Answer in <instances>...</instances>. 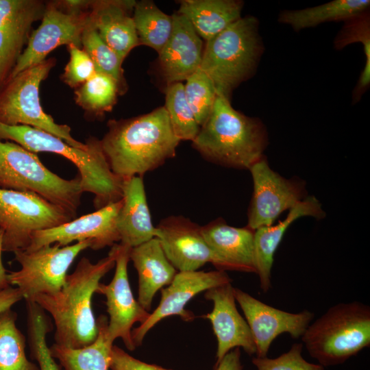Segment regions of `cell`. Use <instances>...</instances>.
Returning a JSON list of instances; mask_svg holds the SVG:
<instances>
[{"mask_svg":"<svg viewBox=\"0 0 370 370\" xmlns=\"http://www.w3.org/2000/svg\"><path fill=\"white\" fill-rule=\"evenodd\" d=\"M369 0H334L314 7L283 10L278 21L297 32L325 22L345 21L369 11Z\"/></svg>","mask_w":370,"mask_h":370,"instance_id":"obj_27","label":"cell"},{"mask_svg":"<svg viewBox=\"0 0 370 370\" xmlns=\"http://www.w3.org/2000/svg\"><path fill=\"white\" fill-rule=\"evenodd\" d=\"M258 27L256 17H241L206 41L199 69L217 95L230 100L233 90L254 73L264 49Z\"/></svg>","mask_w":370,"mask_h":370,"instance_id":"obj_5","label":"cell"},{"mask_svg":"<svg viewBox=\"0 0 370 370\" xmlns=\"http://www.w3.org/2000/svg\"><path fill=\"white\" fill-rule=\"evenodd\" d=\"M301 338L323 367L343 364L370 346V308L356 301L333 306Z\"/></svg>","mask_w":370,"mask_h":370,"instance_id":"obj_6","label":"cell"},{"mask_svg":"<svg viewBox=\"0 0 370 370\" xmlns=\"http://www.w3.org/2000/svg\"><path fill=\"white\" fill-rule=\"evenodd\" d=\"M184 90L186 101L201 127L213 108L217 96L214 86L206 74L198 69L186 79Z\"/></svg>","mask_w":370,"mask_h":370,"instance_id":"obj_36","label":"cell"},{"mask_svg":"<svg viewBox=\"0 0 370 370\" xmlns=\"http://www.w3.org/2000/svg\"><path fill=\"white\" fill-rule=\"evenodd\" d=\"M110 370H172L140 360L121 347L113 345Z\"/></svg>","mask_w":370,"mask_h":370,"instance_id":"obj_40","label":"cell"},{"mask_svg":"<svg viewBox=\"0 0 370 370\" xmlns=\"http://www.w3.org/2000/svg\"><path fill=\"white\" fill-rule=\"evenodd\" d=\"M135 1H92L90 21L101 38L123 60L140 45L133 16Z\"/></svg>","mask_w":370,"mask_h":370,"instance_id":"obj_20","label":"cell"},{"mask_svg":"<svg viewBox=\"0 0 370 370\" xmlns=\"http://www.w3.org/2000/svg\"><path fill=\"white\" fill-rule=\"evenodd\" d=\"M108 319L104 314L97 319L98 334L90 345L71 348L56 343L49 347L51 356L62 370H109L114 345L108 335Z\"/></svg>","mask_w":370,"mask_h":370,"instance_id":"obj_26","label":"cell"},{"mask_svg":"<svg viewBox=\"0 0 370 370\" xmlns=\"http://www.w3.org/2000/svg\"><path fill=\"white\" fill-rule=\"evenodd\" d=\"M249 170L254 184L247 212V227L251 230L272 225L283 212L308 197L303 180L281 176L271 169L264 156Z\"/></svg>","mask_w":370,"mask_h":370,"instance_id":"obj_11","label":"cell"},{"mask_svg":"<svg viewBox=\"0 0 370 370\" xmlns=\"http://www.w3.org/2000/svg\"><path fill=\"white\" fill-rule=\"evenodd\" d=\"M114 275L109 284L100 282L96 293L106 297L109 315L107 330L110 339L114 342L120 338L128 350L134 351L136 347L132 337V326L136 322L144 323L150 312L135 299L130 287L127 265L131 247L121 243L114 244Z\"/></svg>","mask_w":370,"mask_h":370,"instance_id":"obj_13","label":"cell"},{"mask_svg":"<svg viewBox=\"0 0 370 370\" xmlns=\"http://www.w3.org/2000/svg\"><path fill=\"white\" fill-rule=\"evenodd\" d=\"M27 38L0 29V90L9 79Z\"/></svg>","mask_w":370,"mask_h":370,"instance_id":"obj_39","label":"cell"},{"mask_svg":"<svg viewBox=\"0 0 370 370\" xmlns=\"http://www.w3.org/2000/svg\"><path fill=\"white\" fill-rule=\"evenodd\" d=\"M243 4L238 0H183L177 12L206 42L241 17Z\"/></svg>","mask_w":370,"mask_h":370,"instance_id":"obj_25","label":"cell"},{"mask_svg":"<svg viewBox=\"0 0 370 370\" xmlns=\"http://www.w3.org/2000/svg\"><path fill=\"white\" fill-rule=\"evenodd\" d=\"M234 295L251 330L257 357L267 356L272 342L282 334L295 339L301 337L314 316L307 310L292 313L278 309L237 288Z\"/></svg>","mask_w":370,"mask_h":370,"instance_id":"obj_16","label":"cell"},{"mask_svg":"<svg viewBox=\"0 0 370 370\" xmlns=\"http://www.w3.org/2000/svg\"><path fill=\"white\" fill-rule=\"evenodd\" d=\"M202 235L225 270L256 273L254 230L229 225L217 219L201 226Z\"/></svg>","mask_w":370,"mask_h":370,"instance_id":"obj_21","label":"cell"},{"mask_svg":"<svg viewBox=\"0 0 370 370\" xmlns=\"http://www.w3.org/2000/svg\"><path fill=\"white\" fill-rule=\"evenodd\" d=\"M130 258L138 275V301L149 312L156 293L170 284L177 271L156 237L131 248Z\"/></svg>","mask_w":370,"mask_h":370,"instance_id":"obj_24","label":"cell"},{"mask_svg":"<svg viewBox=\"0 0 370 370\" xmlns=\"http://www.w3.org/2000/svg\"><path fill=\"white\" fill-rule=\"evenodd\" d=\"M164 107L175 136L180 141L193 142L199 132L200 126L186 101L182 82L167 85Z\"/></svg>","mask_w":370,"mask_h":370,"instance_id":"obj_34","label":"cell"},{"mask_svg":"<svg viewBox=\"0 0 370 370\" xmlns=\"http://www.w3.org/2000/svg\"><path fill=\"white\" fill-rule=\"evenodd\" d=\"M55 64V59H46L8 79L0 90V123L29 126L53 134L71 146L87 149V141L84 144L75 140L70 127L56 123L40 104V85Z\"/></svg>","mask_w":370,"mask_h":370,"instance_id":"obj_8","label":"cell"},{"mask_svg":"<svg viewBox=\"0 0 370 370\" xmlns=\"http://www.w3.org/2000/svg\"><path fill=\"white\" fill-rule=\"evenodd\" d=\"M16 319L17 314L11 308L0 312V370H39L27 357L26 339Z\"/></svg>","mask_w":370,"mask_h":370,"instance_id":"obj_29","label":"cell"},{"mask_svg":"<svg viewBox=\"0 0 370 370\" xmlns=\"http://www.w3.org/2000/svg\"><path fill=\"white\" fill-rule=\"evenodd\" d=\"M231 282L222 270L178 271L170 284L161 289V299L157 308L144 323L132 330L135 346L141 345L147 332L167 317L178 315L185 321H193L194 314L184 308L187 303L201 292Z\"/></svg>","mask_w":370,"mask_h":370,"instance_id":"obj_14","label":"cell"},{"mask_svg":"<svg viewBox=\"0 0 370 370\" xmlns=\"http://www.w3.org/2000/svg\"><path fill=\"white\" fill-rule=\"evenodd\" d=\"M0 188L36 193L75 217L84 193L79 175L64 179L49 170L36 153L1 140Z\"/></svg>","mask_w":370,"mask_h":370,"instance_id":"obj_7","label":"cell"},{"mask_svg":"<svg viewBox=\"0 0 370 370\" xmlns=\"http://www.w3.org/2000/svg\"><path fill=\"white\" fill-rule=\"evenodd\" d=\"M122 201L116 219L119 243L132 248L156 237L142 176L123 180Z\"/></svg>","mask_w":370,"mask_h":370,"instance_id":"obj_23","label":"cell"},{"mask_svg":"<svg viewBox=\"0 0 370 370\" xmlns=\"http://www.w3.org/2000/svg\"><path fill=\"white\" fill-rule=\"evenodd\" d=\"M171 16V34L158 53L160 69L167 85L186 80L199 69L204 51L201 38L188 19L177 12Z\"/></svg>","mask_w":370,"mask_h":370,"instance_id":"obj_19","label":"cell"},{"mask_svg":"<svg viewBox=\"0 0 370 370\" xmlns=\"http://www.w3.org/2000/svg\"><path fill=\"white\" fill-rule=\"evenodd\" d=\"M116 249L96 263L83 257L68 274L61 289L40 294L32 300L51 317L56 326L55 343L71 348L91 344L98 334L92 299L101 279L115 266ZM29 301V300H28Z\"/></svg>","mask_w":370,"mask_h":370,"instance_id":"obj_2","label":"cell"},{"mask_svg":"<svg viewBox=\"0 0 370 370\" xmlns=\"http://www.w3.org/2000/svg\"><path fill=\"white\" fill-rule=\"evenodd\" d=\"M2 242H3V232L0 230V291L7 288L11 285L10 284L8 273L3 264L1 254L3 252L2 249Z\"/></svg>","mask_w":370,"mask_h":370,"instance_id":"obj_43","label":"cell"},{"mask_svg":"<svg viewBox=\"0 0 370 370\" xmlns=\"http://www.w3.org/2000/svg\"><path fill=\"white\" fill-rule=\"evenodd\" d=\"M27 341L31 358L36 360L39 370H62L51 356L47 336L53 330L51 320L35 301H26Z\"/></svg>","mask_w":370,"mask_h":370,"instance_id":"obj_30","label":"cell"},{"mask_svg":"<svg viewBox=\"0 0 370 370\" xmlns=\"http://www.w3.org/2000/svg\"><path fill=\"white\" fill-rule=\"evenodd\" d=\"M92 246V241L86 240L64 247L53 244L34 251L17 250L14 259L21 269L8 273L10 284L18 288L25 301L40 294L55 293L64 284L76 257Z\"/></svg>","mask_w":370,"mask_h":370,"instance_id":"obj_10","label":"cell"},{"mask_svg":"<svg viewBox=\"0 0 370 370\" xmlns=\"http://www.w3.org/2000/svg\"><path fill=\"white\" fill-rule=\"evenodd\" d=\"M171 264L178 271H197L206 263L225 271L221 260L206 242L201 227L182 216H170L156 227V237Z\"/></svg>","mask_w":370,"mask_h":370,"instance_id":"obj_17","label":"cell"},{"mask_svg":"<svg viewBox=\"0 0 370 370\" xmlns=\"http://www.w3.org/2000/svg\"><path fill=\"white\" fill-rule=\"evenodd\" d=\"M23 296L18 288L12 286L0 291V312L11 308L13 305L22 300Z\"/></svg>","mask_w":370,"mask_h":370,"instance_id":"obj_42","label":"cell"},{"mask_svg":"<svg viewBox=\"0 0 370 370\" xmlns=\"http://www.w3.org/2000/svg\"><path fill=\"white\" fill-rule=\"evenodd\" d=\"M89 16L90 10L80 12L69 11L60 1L47 3L40 25L31 34L9 79L43 62L52 50L60 45L73 44L82 47V36Z\"/></svg>","mask_w":370,"mask_h":370,"instance_id":"obj_12","label":"cell"},{"mask_svg":"<svg viewBox=\"0 0 370 370\" xmlns=\"http://www.w3.org/2000/svg\"><path fill=\"white\" fill-rule=\"evenodd\" d=\"M205 298L213 303L212 310L205 317L210 320L217 340L215 365L236 347H242L250 356L256 354L251 330L237 310L231 283L207 290Z\"/></svg>","mask_w":370,"mask_h":370,"instance_id":"obj_18","label":"cell"},{"mask_svg":"<svg viewBox=\"0 0 370 370\" xmlns=\"http://www.w3.org/2000/svg\"><path fill=\"white\" fill-rule=\"evenodd\" d=\"M69 60L62 75V80L69 86L77 88L95 73V66L88 53L79 47L71 44L67 46Z\"/></svg>","mask_w":370,"mask_h":370,"instance_id":"obj_38","label":"cell"},{"mask_svg":"<svg viewBox=\"0 0 370 370\" xmlns=\"http://www.w3.org/2000/svg\"><path fill=\"white\" fill-rule=\"evenodd\" d=\"M268 136L264 124L233 108L217 95L212 112L193 141L207 160L234 169H249L264 155Z\"/></svg>","mask_w":370,"mask_h":370,"instance_id":"obj_3","label":"cell"},{"mask_svg":"<svg viewBox=\"0 0 370 370\" xmlns=\"http://www.w3.org/2000/svg\"><path fill=\"white\" fill-rule=\"evenodd\" d=\"M132 16L140 45L159 53L171 34L172 16L163 12L153 1L147 0L136 2Z\"/></svg>","mask_w":370,"mask_h":370,"instance_id":"obj_28","label":"cell"},{"mask_svg":"<svg viewBox=\"0 0 370 370\" xmlns=\"http://www.w3.org/2000/svg\"><path fill=\"white\" fill-rule=\"evenodd\" d=\"M82 47L91 58L97 73L112 77L117 83L120 95L124 94L127 86L124 77L123 60L101 38L90 21L82 36Z\"/></svg>","mask_w":370,"mask_h":370,"instance_id":"obj_33","label":"cell"},{"mask_svg":"<svg viewBox=\"0 0 370 370\" xmlns=\"http://www.w3.org/2000/svg\"><path fill=\"white\" fill-rule=\"evenodd\" d=\"M2 139L12 140L34 153H54L70 160L78 169L83 192L95 195L96 210L122 199L123 180L111 170L97 138H90L87 140L88 148L81 149L42 130L0 123Z\"/></svg>","mask_w":370,"mask_h":370,"instance_id":"obj_4","label":"cell"},{"mask_svg":"<svg viewBox=\"0 0 370 370\" xmlns=\"http://www.w3.org/2000/svg\"><path fill=\"white\" fill-rule=\"evenodd\" d=\"M345 24L334 40L338 50L354 42L363 45L365 64L353 92V99L359 101L370 84V20L369 12L352 17Z\"/></svg>","mask_w":370,"mask_h":370,"instance_id":"obj_32","label":"cell"},{"mask_svg":"<svg viewBox=\"0 0 370 370\" xmlns=\"http://www.w3.org/2000/svg\"><path fill=\"white\" fill-rule=\"evenodd\" d=\"M75 217L36 193L0 188L3 251L25 249L35 232L57 227Z\"/></svg>","mask_w":370,"mask_h":370,"instance_id":"obj_9","label":"cell"},{"mask_svg":"<svg viewBox=\"0 0 370 370\" xmlns=\"http://www.w3.org/2000/svg\"><path fill=\"white\" fill-rule=\"evenodd\" d=\"M74 94L75 102L86 112L101 116L112 110L120 91L112 77L96 72L90 79L75 88Z\"/></svg>","mask_w":370,"mask_h":370,"instance_id":"obj_31","label":"cell"},{"mask_svg":"<svg viewBox=\"0 0 370 370\" xmlns=\"http://www.w3.org/2000/svg\"><path fill=\"white\" fill-rule=\"evenodd\" d=\"M303 344L295 343L291 349L275 358L254 357L257 370H324L319 364L310 363L302 356Z\"/></svg>","mask_w":370,"mask_h":370,"instance_id":"obj_37","label":"cell"},{"mask_svg":"<svg viewBox=\"0 0 370 370\" xmlns=\"http://www.w3.org/2000/svg\"><path fill=\"white\" fill-rule=\"evenodd\" d=\"M241 349L236 347L227 352L221 360L214 365V370H243Z\"/></svg>","mask_w":370,"mask_h":370,"instance_id":"obj_41","label":"cell"},{"mask_svg":"<svg viewBox=\"0 0 370 370\" xmlns=\"http://www.w3.org/2000/svg\"><path fill=\"white\" fill-rule=\"evenodd\" d=\"M308 216L317 219L325 217L321 204L314 196H308L290 209L286 219L278 224L254 230L255 265L262 292L267 293L271 288L274 254L285 232L295 221Z\"/></svg>","mask_w":370,"mask_h":370,"instance_id":"obj_22","label":"cell"},{"mask_svg":"<svg viewBox=\"0 0 370 370\" xmlns=\"http://www.w3.org/2000/svg\"><path fill=\"white\" fill-rule=\"evenodd\" d=\"M122 203L121 199L57 227L38 231L33 234L29 245L25 250L34 251L53 244L64 247L73 241L86 240L92 241L93 250L112 247L120 242L116 219Z\"/></svg>","mask_w":370,"mask_h":370,"instance_id":"obj_15","label":"cell"},{"mask_svg":"<svg viewBox=\"0 0 370 370\" xmlns=\"http://www.w3.org/2000/svg\"><path fill=\"white\" fill-rule=\"evenodd\" d=\"M100 140L112 172L123 180L151 171L175 156L180 140L164 106L138 116L110 120Z\"/></svg>","mask_w":370,"mask_h":370,"instance_id":"obj_1","label":"cell"},{"mask_svg":"<svg viewBox=\"0 0 370 370\" xmlns=\"http://www.w3.org/2000/svg\"><path fill=\"white\" fill-rule=\"evenodd\" d=\"M45 6L37 0H0V29L27 37Z\"/></svg>","mask_w":370,"mask_h":370,"instance_id":"obj_35","label":"cell"}]
</instances>
